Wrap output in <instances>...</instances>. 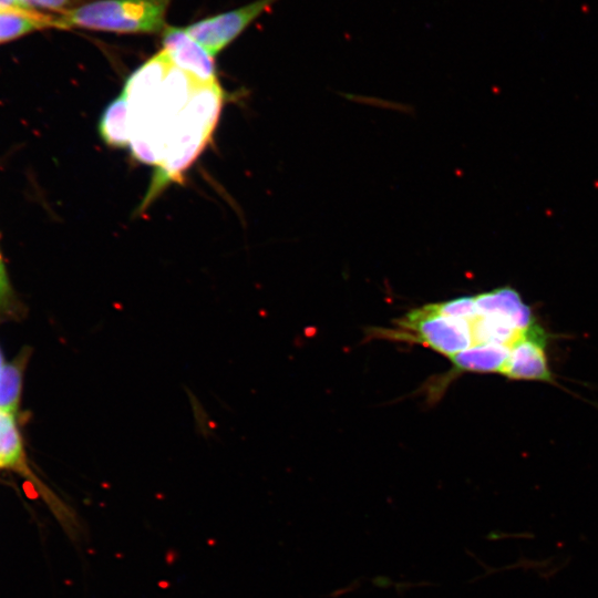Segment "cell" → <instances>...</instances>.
Segmentation results:
<instances>
[{
  "label": "cell",
  "mask_w": 598,
  "mask_h": 598,
  "mask_svg": "<svg viewBox=\"0 0 598 598\" xmlns=\"http://www.w3.org/2000/svg\"><path fill=\"white\" fill-rule=\"evenodd\" d=\"M509 349L502 344H475L456 353L451 360L458 370L501 373Z\"/></svg>",
  "instance_id": "10"
},
{
  "label": "cell",
  "mask_w": 598,
  "mask_h": 598,
  "mask_svg": "<svg viewBox=\"0 0 598 598\" xmlns=\"http://www.w3.org/2000/svg\"><path fill=\"white\" fill-rule=\"evenodd\" d=\"M100 133L111 146H128L127 103L123 94L105 109L100 122Z\"/></svg>",
  "instance_id": "11"
},
{
  "label": "cell",
  "mask_w": 598,
  "mask_h": 598,
  "mask_svg": "<svg viewBox=\"0 0 598 598\" xmlns=\"http://www.w3.org/2000/svg\"><path fill=\"white\" fill-rule=\"evenodd\" d=\"M501 374L514 380L553 382L546 357V332L536 322L512 344Z\"/></svg>",
  "instance_id": "5"
},
{
  "label": "cell",
  "mask_w": 598,
  "mask_h": 598,
  "mask_svg": "<svg viewBox=\"0 0 598 598\" xmlns=\"http://www.w3.org/2000/svg\"><path fill=\"white\" fill-rule=\"evenodd\" d=\"M21 8H42L60 13H65L83 3L86 0H19Z\"/></svg>",
  "instance_id": "14"
},
{
  "label": "cell",
  "mask_w": 598,
  "mask_h": 598,
  "mask_svg": "<svg viewBox=\"0 0 598 598\" xmlns=\"http://www.w3.org/2000/svg\"><path fill=\"white\" fill-rule=\"evenodd\" d=\"M171 63L203 83L216 82L214 56L195 41L184 28L166 27L163 49Z\"/></svg>",
  "instance_id": "6"
},
{
  "label": "cell",
  "mask_w": 598,
  "mask_h": 598,
  "mask_svg": "<svg viewBox=\"0 0 598 598\" xmlns=\"http://www.w3.org/2000/svg\"><path fill=\"white\" fill-rule=\"evenodd\" d=\"M275 1L277 0H256L238 9L197 21L184 29L214 56Z\"/></svg>",
  "instance_id": "4"
},
{
  "label": "cell",
  "mask_w": 598,
  "mask_h": 598,
  "mask_svg": "<svg viewBox=\"0 0 598 598\" xmlns=\"http://www.w3.org/2000/svg\"><path fill=\"white\" fill-rule=\"evenodd\" d=\"M52 27L62 29L60 17L43 14L25 8H0V43L33 30Z\"/></svg>",
  "instance_id": "8"
},
{
  "label": "cell",
  "mask_w": 598,
  "mask_h": 598,
  "mask_svg": "<svg viewBox=\"0 0 598 598\" xmlns=\"http://www.w3.org/2000/svg\"><path fill=\"white\" fill-rule=\"evenodd\" d=\"M474 300L478 313L508 321L520 330H525L536 322L529 307L511 287L482 292L474 296Z\"/></svg>",
  "instance_id": "7"
},
{
  "label": "cell",
  "mask_w": 598,
  "mask_h": 598,
  "mask_svg": "<svg viewBox=\"0 0 598 598\" xmlns=\"http://www.w3.org/2000/svg\"><path fill=\"white\" fill-rule=\"evenodd\" d=\"M9 7L21 8L19 0H0V8Z\"/></svg>",
  "instance_id": "15"
},
{
  "label": "cell",
  "mask_w": 598,
  "mask_h": 598,
  "mask_svg": "<svg viewBox=\"0 0 598 598\" xmlns=\"http://www.w3.org/2000/svg\"><path fill=\"white\" fill-rule=\"evenodd\" d=\"M25 358H18L0 372V410L17 412L21 400Z\"/></svg>",
  "instance_id": "12"
},
{
  "label": "cell",
  "mask_w": 598,
  "mask_h": 598,
  "mask_svg": "<svg viewBox=\"0 0 598 598\" xmlns=\"http://www.w3.org/2000/svg\"><path fill=\"white\" fill-rule=\"evenodd\" d=\"M6 364H7V362L4 361V357H3L1 348H0V372L2 371V369L4 368Z\"/></svg>",
  "instance_id": "16"
},
{
  "label": "cell",
  "mask_w": 598,
  "mask_h": 598,
  "mask_svg": "<svg viewBox=\"0 0 598 598\" xmlns=\"http://www.w3.org/2000/svg\"><path fill=\"white\" fill-rule=\"evenodd\" d=\"M0 470L30 474L14 412L0 410Z\"/></svg>",
  "instance_id": "9"
},
{
  "label": "cell",
  "mask_w": 598,
  "mask_h": 598,
  "mask_svg": "<svg viewBox=\"0 0 598 598\" xmlns=\"http://www.w3.org/2000/svg\"><path fill=\"white\" fill-rule=\"evenodd\" d=\"M172 0H95L60 16L61 28L117 33H155L165 28Z\"/></svg>",
  "instance_id": "2"
},
{
  "label": "cell",
  "mask_w": 598,
  "mask_h": 598,
  "mask_svg": "<svg viewBox=\"0 0 598 598\" xmlns=\"http://www.w3.org/2000/svg\"><path fill=\"white\" fill-rule=\"evenodd\" d=\"M399 324L416 341L450 359L473 346L470 320L444 316L432 303L410 311Z\"/></svg>",
  "instance_id": "3"
},
{
  "label": "cell",
  "mask_w": 598,
  "mask_h": 598,
  "mask_svg": "<svg viewBox=\"0 0 598 598\" xmlns=\"http://www.w3.org/2000/svg\"><path fill=\"white\" fill-rule=\"evenodd\" d=\"M19 309L0 250V321L14 318L19 313Z\"/></svg>",
  "instance_id": "13"
},
{
  "label": "cell",
  "mask_w": 598,
  "mask_h": 598,
  "mask_svg": "<svg viewBox=\"0 0 598 598\" xmlns=\"http://www.w3.org/2000/svg\"><path fill=\"white\" fill-rule=\"evenodd\" d=\"M127 103L128 145L142 163L156 165L152 199L206 146L224 95L218 82L203 83L174 66L164 50L140 66L122 92Z\"/></svg>",
  "instance_id": "1"
}]
</instances>
